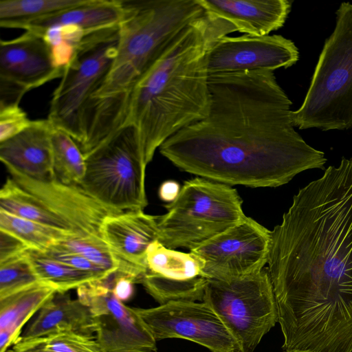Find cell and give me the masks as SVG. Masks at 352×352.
<instances>
[{
	"label": "cell",
	"mask_w": 352,
	"mask_h": 352,
	"mask_svg": "<svg viewBox=\"0 0 352 352\" xmlns=\"http://www.w3.org/2000/svg\"><path fill=\"white\" fill-rule=\"evenodd\" d=\"M267 264L283 349L352 352V158L294 196Z\"/></svg>",
	"instance_id": "6da1fadb"
},
{
	"label": "cell",
	"mask_w": 352,
	"mask_h": 352,
	"mask_svg": "<svg viewBox=\"0 0 352 352\" xmlns=\"http://www.w3.org/2000/svg\"><path fill=\"white\" fill-rule=\"evenodd\" d=\"M208 116L159 148L183 171L226 185L278 187L309 169H324V153L295 130L292 104L274 71L209 76Z\"/></svg>",
	"instance_id": "7a4b0ae2"
},
{
	"label": "cell",
	"mask_w": 352,
	"mask_h": 352,
	"mask_svg": "<svg viewBox=\"0 0 352 352\" xmlns=\"http://www.w3.org/2000/svg\"><path fill=\"white\" fill-rule=\"evenodd\" d=\"M213 34L204 12L177 34L135 86L124 125L135 129L146 165L167 139L208 116L207 54Z\"/></svg>",
	"instance_id": "3957f363"
},
{
	"label": "cell",
	"mask_w": 352,
	"mask_h": 352,
	"mask_svg": "<svg viewBox=\"0 0 352 352\" xmlns=\"http://www.w3.org/2000/svg\"><path fill=\"white\" fill-rule=\"evenodd\" d=\"M116 56L86 112L88 138L100 142L126 122L131 93L177 34L204 14L197 0H122Z\"/></svg>",
	"instance_id": "277c9868"
},
{
	"label": "cell",
	"mask_w": 352,
	"mask_h": 352,
	"mask_svg": "<svg viewBox=\"0 0 352 352\" xmlns=\"http://www.w3.org/2000/svg\"><path fill=\"white\" fill-rule=\"evenodd\" d=\"M0 190V210L78 236L102 238L104 219L120 212L109 208L79 185L56 178L37 180L12 168Z\"/></svg>",
	"instance_id": "5b68a950"
},
{
	"label": "cell",
	"mask_w": 352,
	"mask_h": 352,
	"mask_svg": "<svg viewBox=\"0 0 352 352\" xmlns=\"http://www.w3.org/2000/svg\"><path fill=\"white\" fill-rule=\"evenodd\" d=\"M336 14L305 100L291 111L299 129H352V3H342Z\"/></svg>",
	"instance_id": "8992f818"
},
{
	"label": "cell",
	"mask_w": 352,
	"mask_h": 352,
	"mask_svg": "<svg viewBox=\"0 0 352 352\" xmlns=\"http://www.w3.org/2000/svg\"><path fill=\"white\" fill-rule=\"evenodd\" d=\"M157 216L158 241L169 249L197 248L246 219L242 200L229 185L196 177Z\"/></svg>",
	"instance_id": "52a82bcc"
},
{
	"label": "cell",
	"mask_w": 352,
	"mask_h": 352,
	"mask_svg": "<svg viewBox=\"0 0 352 352\" xmlns=\"http://www.w3.org/2000/svg\"><path fill=\"white\" fill-rule=\"evenodd\" d=\"M86 174L79 185L117 212L144 210L146 164L135 129L124 125L84 154Z\"/></svg>",
	"instance_id": "ba28073f"
},
{
	"label": "cell",
	"mask_w": 352,
	"mask_h": 352,
	"mask_svg": "<svg viewBox=\"0 0 352 352\" xmlns=\"http://www.w3.org/2000/svg\"><path fill=\"white\" fill-rule=\"evenodd\" d=\"M118 30L119 25L86 36L52 94L47 119L54 127L68 133L78 146L82 142L91 97L116 56Z\"/></svg>",
	"instance_id": "9c48e42d"
},
{
	"label": "cell",
	"mask_w": 352,
	"mask_h": 352,
	"mask_svg": "<svg viewBox=\"0 0 352 352\" xmlns=\"http://www.w3.org/2000/svg\"><path fill=\"white\" fill-rule=\"evenodd\" d=\"M203 302L208 305L236 340L239 352H254L278 320L267 269L228 280L208 279Z\"/></svg>",
	"instance_id": "30bf717a"
},
{
	"label": "cell",
	"mask_w": 352,
	"mask_h": 352,
	"mask_svg": "<svg viewBox=\"0 0 352 352\" xmlns=\"http://www.w3.org/2000/svg\"><path fill=\"white\" fill-rule=\"evenodd\" d=\"M271 231L251 217L190 250L207 279L228 280L260 272L268 262Z\"/></svg>",
	"instance_id": "8fae6325"
},
{
	"label": "cell",
	"mask_w": 352,
	"mask_h": 352,
	"mask_svg": "<svg viewBox=\"0 0 352 352\" xmlns=\"http://www.w3.org/2000/svg\"><path fill=\"white\" fill-rule=\"evenodd\" d=\"M78 299L90 310L96 339L104 352H156V340L134 308L113 294L108 278L77 289Z\"/></svg>",
	"instance_id": "7c38bea8"
},
{
	"label": "cell",
	"mask_w": 352,
	"mask_h": 352,
	"mask_svg": "<svg viewBox=\"0 0 352 352\" xmlns=\"http://www.w3.org/2000/svg\"><path fill=\"white\" fill-rule=\"evenodd\" d=\"M156 341L183 338L212 352H239L220 318L206 302L170 301L153 308H134Z\"/></svg>",
	"instance_id": "4fadbf2b"
},
{
	"label": "cell",
	"mask_w": 352,
	"mask_h": 352,
	"mask_svg": "<svg viewBox=\"0 0 352 352\" xmlns=\"http://www.w3.org/2000/svg\"><path fill=\"white\" fill-rule=\"evenodd\" d=\"M299 59L294 43L281 35L222 36L207 54L209 76L230 73L287 69Z\"/></svg>",
	"instance_id": "5bb4252c"
},
{
	"label": "cell",
	"mask_w": 352,
	"mask_h": 352,
	"mask_svg": "<svg viewBox=\"0 0 352 352\" xmlns=\"http://www.w3.org/2000/svg\"><path fill=\"white\" fill-rule=\"evenodd\" d=\"M64 72L52 64L43 38L25 31L0 42V105L19 104L23 96Z\"/></svg>",
	"instance_id": "9a60e30c"
},
{
	"label": "cell",
	"mask_w": 352,
	"mask_h": 352,
	"mask_svg": "<svg viewBox=\"0 0 352 352\" xmlns=\"http://www.w3.org/2000/svg\"><path fill=\"white\" fill-rule=\"evenodd\" d=\"M225 36L233 32L265 36L282 28L291 11L288 0H197Z\"/></svg>",
	"instance_id": "2e32d148"
},
{
	"label": "cell",
	"mask_w": 352,
	"mask_h": 352,
	"mask_svg": "<svg viewBox=\"0 0 352 352\" xmlns=\"http://www.w3.org/2000/svg\"><path fill=\"white\" fill-rule=\"evenodd\" d=\"M53 128L47 119L32 120L25 130L0 142V160L5 167L37 180L54 179Z\"/></svg>",
	"instance_id": "e0dca14e"
},
{
	"label": "cell",
	"mask_w": 352,
	"mask_h": 352,
	"mask_svg": "<svg viewBox=\"0 0 352 352\" xmlns=\"http://www.w3.org/2000/svg\"><path fill=\"white\" fill-rule=\"evenodd\" d=\"M101 235L118 257L146 272L148 248L159 238L157 216L144 210L110 214L103 221Z\"/></svg>",
	"instance_id": "ac0fdd59"
},
{
	"label": "cell",
	"mask_w": 352,
	"mask_h": 352,
	"mask_svg": "<svg viewBox=\"0 0 352 352\" xmlns=\"http://www.w3.org/2000/svg\"><path fill=\"white\" fill-rule=\"evenodd\" d=\"M62 331L93 336L95 327L89 308L79 299L56 292L39 309L35 320L17 341H30Z\"/></svg>",
	"instance_id": "d6986e66"
},
{
	"label": "cell",
	"mask_w": 352,
	"mask_h": 352,
	"mask_svg": "<svg viewBox=\"0 0 352 352\" xmlns=\"http://www.w3.org/2000/svg\"><path fill=\"white\" fill-rule=\"evenodd\" d=\"M123 12L122 0H88L82 5L28 22L20 29L41 36L53 25L73 24L91 34L118 27Z\"/></svg>",
	"instance_id": "ffe728a7"
},
{
	"label": "cell",
	"mask_w": 352,
	"mask_h": 352,
	"mask_svg": "<svg viewBox=\"0 0 352 352\" xmlns=\"http://www.w3.org/2000/svg\"><path fill=\"white\" fill-rule=\"evenodd\" d=\"M56 292L53 286L40 282L0 299V352L17 342L23 326Z\"/></svg>",
	"instance_id": "44dd1931"
},
{
	"label": "cell",
	"mask_w": 352,
	"mask_h": 352,
	"mask_svg": "<svg viewBox=\"0 0 352 352\" xmlns=\"http://www.w3.org/2000/svg\"><path fill=\"white\" fill-rule=\"evenodd\" d=\"M25 254L40 281L53 286L59 293H66L86 283L106 279L65 264L41 251L29 249Z\"/></svg>",
	"instance_id": "7402d4cb"
},
{
	"label": "cell",
	"mask_w": 352,
	"mask_h": 352,
	"mask_svg": "<svg viewBox=\"0 0 352 352\" xmlns=\"http://www.w3.org/2000/svg\"><path fill=\"white\" fill-rule=\"evenodd\" d=\"M147 270L172 280H188L202 276L201 263L192 252L169 249L158 240L153 241L146 252Z\"/></svg>",
	"instance_id": "603a6c76"
},
{
	"label": "cell",
	"mask_w": 352,
	"mask_h": 352,
	"mask_svg": "<svg viewBox=\"0 0 352 352\" xmlns=\"http://www.w3.org/2000/svg\"><path fill=\"white\" fill-rule=\"evenodd\" d=\"M87 1L1 0L0 25L6 28H20L28 22L82 5Z\"/></svg>",
	"instance_id": "cb8c5ba5"
},
{
	"label": "cell",
	"mask_w": 352,
	"mask_h": 352,
	"mask_svg": "<svg viewBox=\"0 0 352 352\" xmlns=\"http://www.w3.org/2000/svg\"><path fill=\"white\" fill-rule=\"evenodd\" d=\"M55 178L67 185H80L86 174L84 155L66 132L54 127L51 135Z\"/></svg>",
	"instance_id": "d4e9b609"
},
{
	"label": "cell",
	"mask_w": 352,
	"mask_h": 352,
	"mask_svg": "<svg viewBox=\"0 0 352 352\" xmlns=\"http://www.w3.org/2000/svg\"><path fill=\"white\" fill-rule=\"evenodd\" d=\"M0 230L23 241L30 249L45 252L72 234L0 210Z\"/></svg>",
	"instance_id": "484cf974"
},
{
	"label": "cell",
	"mask_w": 352,
	"mask_h": 352,
	"mask_svg": "<svg viewBox=\"0 0 352 352\" xmlns=\"http://www.w3.org/2000/svg\"><path fill=\"white\" fill-rule=\"evenodd\" d=\"M207 281L203 276L172 280L146 271L140 283L160 305H164L170 301L203 300Z\"/></svg>",
	"instance_id": "4316f807"
},
{
	"label": "cell",
	"mask_w": 352,
	"mask_h": 352,
	"mask_svg": "<svg viewBox=\"0 0 352 352\" xmlns=\"http://www.w3.org/2000/svg\"><path fill=\"white\" fill-rule=\"evenodd\" d=\"M40 282L25 252L0 263V299Z\"/></svg>",
	"instance_id": "83f0119b"
},
{
	"label": "cell",
	"mask_w": 352,
	"mask_h": 352,
	"mask_svg": "<svg viewBox=\"0 0 352 352\" xmlns=\"http://www.w3.org/2000/svg\"><path fill=\"white\" fill-rule=\"evenodd\" d=\"M50 352H104L94 336L62 331L40 338Z\"/></svg>",
	"instance_id": "f1b7e54d"
},
{
	"label": "cell",
	"mask_w": 352,
	"mask_h": 352,
	"mask_svg": "<svg viewBox=\"0 0 352 352\" xmlns=\"http://www.w3.org/2000/svg\"><path fill=\"white\" fill-rule=\"evenodd\" d=\"M32 122L19 104L0 105V142L19 134Z\"/></svg>",
	"instance_id": "f546056e"
},
{
	"label": "cell",
	"mask_w": 352,
	"mask_h": 352,
	"mask_svg": "<svg viewBox=\"0 0 352 352\" xmlns=\"http://www.w3.org/2000/svg\"><path fill=\"white\" fill-rule=\"evenodd\" d=\"M47 256L80 270L91 272L105 278L113 274L92 263L82 255L72 252L59 243L52 245L45 252Z\"/></svg>",
	"instance_id": "4dcf8cb0"
},
{
	"label": "cell",
	"mask_w": 352,
	"mask_h": 352,
	"mask_svg": "<svg viewBox=\"0 0 352 352\" xmlns=\"http://www.w3.org/2000/svg\"><path fill=\"white\" fill-rule=\"evenodd\" d=\"M29 247L16 236L0 230V263L24 254Z\"/></svg>",
	"instance_id": "1f68e13d"
},
{
	"label": "cell",
	"mask_w": 352,
	"mask_h": 352,
	"mask_svg": "<svg viewBox=\"0 0 352 352\" xmlns=\"http://www.w3.org/2000/svg\"><path fill=\"white\" fill-rule=\"evenodd\" d=\"M111 289L113 294L120 301L129 300L134 292V280L126 276L115 273L111 276Z\"/></svg>",
	"instance_id": "d6a6232c"
},
{
	"label": "cell",
	"mask_w": 352,
	"mask_h": 352,
	"mask_svg": "<svg viewBox=\"0 0 352 352\" xmlns=\"http://www.w3.org/2000/svg\"><path fill=\"white\" fill-rule=\"evenodd\" d=\"M180 190V186L177 182L173 180H167L160 186L159 197L162 201L171 203L176 199Z\"/></svg>",
	"instance_id": "836d02e7"
},
{
	"label": "cell",
	"mask_w": 352,
	"mask_h": 352,
	"mask_svg": "<svg viewBox=\"0 0 352 352\" xmlns=\"http://www.w3.org/2000/svg\"><path fill=\"white\" fill-rule=\"evenodd\" d=\"M6 352H50L40 338L30 341H17L11 349Z\"/></svg>",
	"instance_id": "e575fe53"
},
{
	"label": "cell",
	"mask_w": 352,
	"mask_h": 352,
	"mask_svg": "<svg viewBox=\"0 0 352 352\" xmlns=\"http://www.w3.org/2000/svg\"><path fill=\"white\" fill-rule=\"evenodd\" d=\"M288 352H313L310 351H302V350H293Z\"/></svg>",
	"instance_id": "d590c367"
}]
</instances>
